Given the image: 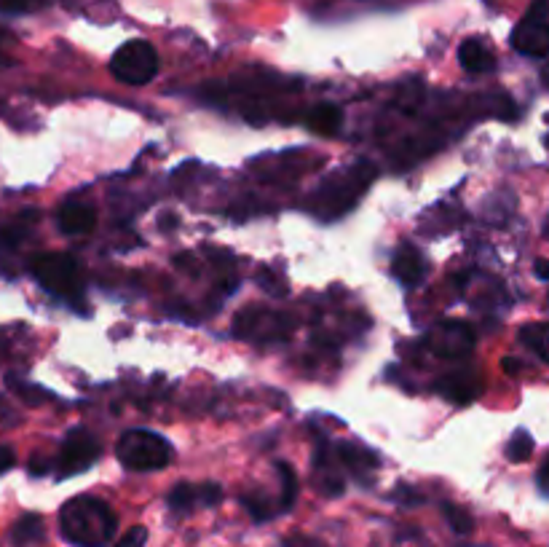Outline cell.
Segmentation results:
<instances>
[{
  "instance_id": "9",
  "label": "cell",
  "mask_w": 549,
  "mask_h": 547,
  "mask_svg": "<svg viewBox=\"0 0 549 547\" xmlns=\"http://www.w3.org/2000/svg\"><path fill=\"white\" fill-rule=\"evenodd\" d=\"M475 333L466 322H442L429 333V349L442 360H458L472 352Z\"/></svg>"
},
{
  "instance_id": "25",
  "label": "cell",
  "mask_w": 549,
  "mask_h": 547,
  "mask_svg": "<svg viewBox=\"0 0 549 547\" xmlns=\"http://www.w3.org/2000/svg\"><path fill=\"white\" fill-rule=\"evenodd\" d=\"M145 542H148V529L145 526H134L113 547H145Z\"/></svg>"
},
{
  "instance_id": "22",
  "label": "cell",
  "mask_w": 549,
  "mask_h": 547,
  "mask_svg": "<svg viewBox=\"0 0 549 547\" xmlns=\"http://www.w3.org/2000/svg\"><path fill=\"white\" fill-rule=\"evenodd\" d=\"M9 387L14 389V392H17L27 405H41L43 400H49L51 397V392L35 387V384H27V381H19L17 376H9Z\"/></svg>"
},
{
  "instance_id": "15",
  "label": "cell",
  "mask_w": 549,
  "mask_h": 547,
  "mask_svg": "<svg viewBox=\"0 0 549 547\" xmlns=\"http://www.w3.org/2000/svg\"><path fill=\"white\" fill-rule=\"evenodd\" d=\"M338 462L357 475L359 480L365 478V483H370L373 472L378 470V456L365 446H357V443H343L338 446Z\"/></svg>"
},
{
  "instance_id": "1",
  "label": "cell",
  "mask_w": 549,
  "mask_h": 547,
  "mask_svg": "<svg viewBox=\"0 0 549 547\" xmlns=\"http://www.w3.org/2000/svg\"><path fill=\"white\" fill-rule=\"evenodd\" d=\"M59 534L73 547H108L118 534V515L97 497H73L59 510Z\"/></svg>"
},
{
  "instance_id": "17",
  "label": "cell",
  "mask_w": 549,
  "mask_h": 547,
  "mask_svg": "<svg viewBox=\"0 0 549 547\" xmlns=\"http://www.w3.org/2000/svg\"><path fill=\"white\" fill-rule=\"evenodd\" d=\"M306 124L308 129H311V132H317V135L333 137L338 135V129H341L343 113L341 108H335V105L325 102V105H317V108L308 110Z\"/></svg>"
},
{
  "instance_id": "18",
  "label": "cell",
  "mask_w": 549,
  "mask_h": 547,
  "mask_svg": "<svg viewBox=\"0 0 549 547\" xmlns=\"http://www.w3.org/2000/svg\"><path fill=\"white\" fill-rule=\"evenodd\" d=\"M43 534H46V526H43L41 515H22L17 523H14V529H11V542L17 547H27L35 545V542H41Z\"/></svg>"
},
{
  "instance_id": "8",
  "label": "cell",
  "mask_w": 549,
  "mask_h": 547,
  "mask_svg": "<svg viewBox=\"0 0 549 547\" xmlns=\"http://www.w3.org/2000/svg\"><path fill=\"white\" fill-rule=\"evenodd\" d=\"M292 330V322L287 314H276L271 309H244L236 322H233V333L244 341H276V338H287Z\"/></svg>"
},
{
  "instance_id": "28",
  "label": "cell",
  "mask_w": 549,
  "mask_h": 547,
  "mask_svg": "<svg viewBox=\"0 0 549 547\" xmlns=\"http://www.w3.org/2000/svg\"><path fill=\"white\" fill-rule=\"evenodd\" d=\"M539 486L544 494H549V459L544 462V467H541V472H539Z\"/></svg>"
},
{
  "instance_id": "11",
  "label": "cell",
  "mask_w": 549,
  "mask_h": 547,
  "mask_svg": "<svg viewBox=\"0 0 549 547\" xmlns=\"http://www.w3.org/2000/svg\"><path fill=\"white\" fill-rule=\"evenodd\" d=\"M314 486H317L319 494H325L327 499L341 497L346 491V480H343L341 467L335 464V459L330 456V446L327 440H317V451H314Z\"/></svg>"
},
{
  "instance_id": "2",
  "label": "cell",
  "mask_w": 549,
  "mask_h": 547,
  "mask_svg": "<svg viewBox=\"0 0 549 547\" xmlns=\"http://www.w3.org/2000/svg\"><path fill=\"white\" fill-rule=\"evenodd\" d=\"M373 177L375 172L370 169V164H354L349 172L330 177L325 186L319 188L317 196L311 199V207L322 218L343 215V212H349L357 204L359 196L365 194V186Z\"/></svg>"
},
{
  "instance_id": "21",
  "label": "cell",
  "mask_w": 549,
  "mask_h": 547,
  "mask_svg": "<svg viewBox=\"0 0 549 547\" xmlns=\"http://www.w3.org/2000/svg\"><path fill=\"white\" fill-rule=\"evenodd\" d=\"M533 454V438L525 430H517L507 446V459L515 464L528 462Z\"/></svg>"
},
{
  "instance_id": "23",
  "label": "cell",
  "mask_w": 549,
  "mask_h": 547,
  "mask_svg": "<svg viewBox=\"0 0 549 547\" xmlns=\"http://www.w3.org/2000/svg\"><path fill=\"white\" fill-rule=\"evenodd\" d=\"M442 510H445V518H448V523L453 526V531H456V534H472L475 523H472V515L466 513V510H461V507H456V505H450V502H445V505H442Z\"/></svg>"
},
{
  "instance_id": "12",
  "label": "cell",
  "mask_w": 549,
  "mask_h": 547,
  "mask_svg": "<svg viewBox=\"0 0 549 547\" xmlns=\"http://www.w3.org/2000/svg\"><path fill=\"white\" fill-rule=\"evenodd\" d=\"M57 226L62 234H89L97 226V210L84 199H67L57 212Z\"/></svg>"
},
{
  "instance_id": "3",
  "label": "cell",
  "mask_w": 549,
  "mask_h": 547,
  "mask_svg": "<svg viewBox=\"0 0 549 547\" xmlns=\"http://www.w3.org/2000/svg\"><path fill=\"white\" fill-rule=\"evenodd\" d=\"M116 456L126 470L156 472L172 462L175 451L169 446V440L156 435V432L129 430L118 438Z\"/></svg>"
},
{
  "instance_id": "5",
  "label": "cell",
  "mask_w": 549,
  "mask_h": 547,
  "mask_svg": "<svg viewBox=\"0 0 549 547\" xmlns=\"http://www.w3.org/2000/svg\"><path fill=\"white\" fill-rule=\"evenodd\" d=\"M110 73L121 84L145 86L159 73V54L148 41H129L110 59Z\"/></svg>"
},
{
  "instance_id": "27",
  "label": "cell",
  "mask_w": 549,
  "mask_h": 547,
  "mask_svg": "<svg viewBox=\"0 0 549 547\" xmlns=\"http://www.w3.org/2000/svg\"><path fill=\"white\" fill-rule=\"evenodd\" d=\"M533 271H536V277L539 279H549V261L539 258V261L533 263Z\"/></svg>"
},
{
  "instance_id": "24",
  "label": "cell",
  "mask_w": 549,
  "mask_h": 547,
  "mask_svg": "<svg viewBox=\"0 0 549 547\" xmlns=\"http://www.w3.org/2000/svg\"><path fill=\"white\" fill-rule=\"evenodd\" d=\"M242 505L247 507V510H250V515L258 523L268 521V518H271V515L276 513V507L271 505V502H268V499L263 497V494H255V497H244Z\"/></svg>"
},
{
  "instance_id": "13",
  "label": "cell",
  "mask_w": 549,
  "mask_h": 547,
  "mask_svg": "<svg viewBox=\"0 0 549 547\" xmlns=\"http://www.w3.org/2000/svg\"><path fill=\"white\" fill-rule=\"evenodd\" d=\"M391 274L400 279L405 287H418L421 282H424L426 263L416 247L402 245L400 250H397L394 261H391Z\"/></svg>"
},
{
  "instance_id": "29",
  "label": "cell",
  "mask_w": 549,
  "mask_h": 547,
  "mask_svg": "<svg viewBox=\"0 0 549 547\" xmlns=\"http://www.w3.org/2000/svg\"><path fill=\"white\" fill-rule=\"evenodd\" d=\"M544 236H547V239H549V218L544 220Z\"/></svg>"
},
{
  "instance_id": "4",
  "label": "cell",
  "mask_w": 549,
  "mask_h": 547,
  "mask_svg": "<svg viewBox=\"0 0 549 547\" xmlns=\"http://www.w3.org/2000/svg\"><path fill=\"white\" fill-rule=\"evenodd\" d=\"M30 269H33L35 282H38L43 290L59 295V298L75 301L78 295L84 293L81 277H78V263H75L70 255L65 253L38 255Z\"/></svg>"
},
{
  "instance_id": "26",
  "label": "cell",
  "mask_w": 549,
  "mask_h": 547,
  "mask_svg": "<svg viewBox=\"0 0 549 547\" xmlns=\"http://www.w3.org/2000/svg\"><path fill=\"white\" fill-rule=\"evenodd\" d=\"M14 462H17V454L9 446H0V475L9 472L14 467Z\"/></svg>"
},
{
  "instance_id": "7",
  "label": "cell",
  "mask_w": 549,
  "mask_h": 547,
  "mask_svg": "<svg viewBox=\"0 0 549 547\" xmlns=\"http://www.w3.org/2000/svg\"><path fill=\"white\" fill-rule=\"evenodd\" d=\"M512 46L525 57H549V0H533L525 19L512 33Z\"/></svg>"
},
{
  "instance_id": "19",
  "label": "cell",
  "mask_w": 549,
  "mask_h": 547,
  "mask_svg": "<svg viewBox=\"0 0 549 547\" xmlns=\"http://www.w3.org/2000/svg\"><path fill=\"white\" fill-rule=\"evenodd\" d=\"M276 475H279V513H290L298 499V475L287 462L276 464Z\"/></svg>"
},
{
  "instance_id": "14",
  "label": "cell",
  "mask_w": 549,
  "mask_h": 547,
  "mask_svg": "<svg viewBox=\"0 0 549 547\" xmlns=\"http://www.w3.org/2000/svg\"><path fill=\"white\" fill-rule=\"evenodd\" d=\"M437 392L442 397H448L450 403H472L480 392H483V384L475 379V376H469V373H450V376H442L437 381Z\"/></svg>"
},
{
  "instance_id": "16",
  "label": "cell",
  "mask_w": 549,
  "mask_h": 547,
  "mask_svg": "<svg viewBox=\"0 0 549 547\" xmlns=\"http://www.w3.org/2000/svg\"><path fill=\"white\" fill-rule=\"evenodd\" d=\"M458 62H461V68H464L466 73L480 76V73H488V70L493 68V54L488 51V46H485L483 41L469 38V41H464L458 46Z\"/></svg>"
},
{
  "instance_id": "20",
  "label": "cell",
  "mask_w": 549,
  "mask_h": 547,
  "mask_svg": "<svg viewBox=\"0 0 549 547\" xmlns=\"http://www.w3.org/2000/svg\"><path fill=\"white\" fill-rule=\"evenodd\" d=\"M520 341L549 365V322H533L520 330Z\"/></svg>"
},
{
  "instance_id": "10",
  "label": "cell",
  "mask_w": 549,
  "mask_h": 547,
  "mask_svg": "<svg viewBox=\"0 0 549 547\" xmlns=\"http://www.w3.org/2000/svg\"><path fill=\"white\" fill-rule=\"evenodd\" d=\"M223 502V489L217 483H177L169 491L167 505L177 515H185L196 507H215Z\"/></svg>"
},
{
  "instance_id": "6",
  "label": "cell",
  "mask_w": 549,
  "mask_h": 547,
  "mask_svg": "<svg viewBox=\"0 0 549 547\" xmlns=\"http://www.w3.org/2000/svg\"><path fill=\"white\" fill-rule=\"evenodd\" d=\"M100 456H102V446L92 432L84 430V427L70 430L65 435V440H62V448H59L57 475L59 478H73V475H81V472L89 470Z\"/></svg>"
}]
</instances>
